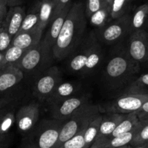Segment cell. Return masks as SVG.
I'll use <instances>...</instances> for the list:
<instances>
[{
  "instance_id": "obj_28",
  "label": "cell",
  "mask_w": 148,
  "mask_h": 148,
  "mask_svg": "<svg viewBox=\"0 0 148 148\" xmlns=\"http://www.w3.org/2000/svg\"><path fill=\"white\" fill-rule=\"evenodd\" d=\"M26 51L16 46H10V48L4 52L2 68L7 65H16V64L23 57Z\"/></svg>"
},
{
  "instance_id": "obj_17",
  "label": "cell",
  "mask_w": 148,
  "mask_h": 148,
  "mask_svg": "<svg viewBox=\"0 0 148 148\" xmlns=\"http://www.w3.org/2000/svg\"><path fill=\"white\" fill-rule=\"evenodd\" d=\"M25 16V9L20 6L10 7L7 10V15L3 22V27L12 38L20 31Z\"/></svg>"
},
{
  "instance_id": "obj_3",
  "label": "cell",
  "mask_w": 148,
  "mask_h": 148,
  "mask_svg": "<svg viewBox=\"0 0 148 148\" xmlns=\"http://www.w3.org/2000/svg\"><path fill=\"white\" fill-rule=\"evenodd\" d=\"M102 46L94 31L85 36L78 47L66 58L68 70L84 77L94 73L104 60Z\"/></svg>"
},
{
  "instance_id": "obj_46",
  "label": "cell",
  "mask_w": 148,
  "mask_h": 148,
  "mask_svg": "<svg viewBox=\"0 0 148 148\" xmlns=\"http://www.w3.org/2000/svg\"><path fill=\"white\" fill-rule=\"evenodd\" d=\"M0 4H1V0H0Z\"/></svg>"
},
{
  "instance_id": "obj_35",
  "label": "cell",
  "mask_w": 148,
  "mask_h": 148,
  "mask_svg": "<svg viewBox=\"0 0 148 148\" xmlns=\"http://www.w3.org/2000/svg\"><path fill=\"white\" fill-rule=\"evenodd\" d=\"M13 100L14 98L8 94L0 98V111L9 108L12 103Z\"/></svg>"
},
{
  "instance_id": "obj_10",
  "label": "cell",
  "mask_w": 148,
  "mask_h": 148,
  "mask_svg": "<svg viewBox=\"0 0 148 148\" xmlns=\"http://www.w3.org/2000/svg\"><path fill=\"white\" fill-rule=\"evenodd\" d=\"M126 46L133 60L139 64L148 62V31L140 30L131 33Z\"/></svg>"
},
{
  "instance_id": "obj_8",
  "label": "cell",
  "mask_w": 148,
  "mask_h": 148,
  "mask_svg": "<svg viewBox=\"0 0 148 148\" xmlns=\"http://www.w3.org/2000/svg\"><path fill=\"white\" fill-rule=\"evenodd\" d=\"M148 101V95L125 93L106 103L103 110L107 113L129 114L135 113Z\"/></svg>"
},
{
  "instance_id": "obj_47",
  "label": "cell",
  "mask_w": 148,
  "mask_h": 148,
  "mask_svg": "<svg viewBox=\"0 0 148 148\" xmlns=\"http://www.w3.org/2000/svg\"><path fill=\"white\" fill-rule=\"evenodd\" d=\"M54 1H55V0H54Z\"/></svg>"
},
{
  "instance_id": "obj_18",
  "label": "cell",
  "mask_w": 148,
  "mask_h": 148,
  "mask_svg": "<svg viewBox=\"0 0 148 148\" xmlns=\"http://www.w3.org/2000/svg\"><path fill=\"white\" fill-rule=\"evenodd\" d=\"M126 114H120L116 113H106L102 116L98 135L94 143L101 141L110 135L118 125L123 121Z\"/></svg>"
},
{
  "instance_id": "obj_41",
  "label": "cell",
  "mask_w": 148,
  "mask_h": 148,
  "mask_svg": "<svg viewBox=\"0 0 148 148\" xmlns=\"http://www.w3.org/2000/svg\"><path fill=\"white\" fill-rule=\"evenodd\" d=\"M133 148H148V143H144V144L136 146V147H133Z\"/></svg>"
},
{
  "instance_id": "obj_37",
  "label": "cell",
  "mask_w": 148,
  "mask_h": 148,
  "mask_svg": "<svg viewBox=\"0 0 148 148\" xmlns=\"http://www.w3.org/2000/svg\"><path fill=\"white\" fill-rule=\"evenodd\" d=\"M7 6L6 4H0V23H2L7 13Z\"/></svg>"
},
{
  "instance_id": "obj_4",
  "label": "cell",
  "mask_w": 148,
  "mask_h": 148,
  "mask_svg": "<svg viewBox=\"0 0 148 148\" xmlns=\"http://www.w3.org/2000/svg\"><path fill=\"white\" fill-rule=\"evenodd\" d=\"M63 121L44 119L28 133L23 148H55Z\"/></svg>"
},
{
  "instance_id": "obj_38",
  "label": "cell",
  "mask_w": 148,
  "mask_h": 148,
  "mask_svg": "<svg viewBox=\"0 0 148 148\" xmlns=\"http://www.w3.org/2000/svg\"><path fill=\"white\" fill-rule=\"evenodd\" d=\"M23 0H7V7H12L19 6L22 4Z\"/></svg>"
},
{
  "instance_id": "obj_43",
  "label": "cell",
  "mask_w": 148,
  "mask_h": 148,
  "mask_svg": "<svg viewBox=\"0 0 148 148\" xmlns=\"http://www.w3.org/2000/svg\"><path fill=\"white\" fill-rule=\"evenodd\" d=\"M1 4H7V0H1Z\"/></svg>"
},
{
  "instance_id": "obj_13",
  "label": "cell",
  "mask_w": 148,
  "mask_h": 148,
  "mask_svg": "<svg viewBox=\"0 0 148 148\" xmlns=\"http://www.w3.org/2000/svg\"><path fill=\"white\" fill-rule=\"evenodd\" d=\"M21 70L15 65H7L0 70V98L7 95L23 79Z\"/></svg>"
},
{
  "instance_id": "obj_9",
  "label": "cell",
  "mask_w": 148,
  "mask_h": 148,
  "mask_svg": "<svg viewBox=\"0 0 148 148\" xmlns=\"http://www.w3.org/2000/svg\"><path fill=\"white\" fill-rule=\"evenodd\" d=\"M62 81L59 69L51 66L37 78L33 85V94L39 101H46Z\"/></svg>"
},
{
  "instance_id": "obj_31",
  "label": "cell",
  "mask_w": 148,
  "mask_h": 148,
  "mask_svg": "<svg viewBox=\"0 0 148 148\" xmlns=\"http://www.w3.org/2000/svg\"><path fill=\"white\" fill-rule=\"evenodd\" d=\"M85 128L81 130L78 134H75L72 138H71L70 140H67L66 142L62 143L57 148H86L85 142H84V130H85Z\"/></svg>"
},
{
  "instance_id": "obj_2",
  "label": "cell",
  "mask_w": 148,
  "mask_h": 148,
  "mask_svg": "<svg viewBox=\"0 0 148 148\" xmlns=\"http://www.w3.org/2000/svg\"><path fill=\"white\" fill-rule=\"evenodd\" d=\"M140 70V64L131 58L123 44L111 50L102 70V82L108 89L120 88Z\"/></svg>"
},
{
  "instance_id": "obj_29",
  "label": "cell",
  "mask_w": 148,
  "mask_h": 148,
  "mask_svg": "<svg viewBox=\"0 0 148 148\" xmlns=\"http://www.w3.org/2000/svg\"><path fill=\"white\" fill-rule=\"evenodd\" d=\"M133 0H112L111 19L115 20L127 14Z\"/></svg>"
},
{
  "instance_id": "obj_26",
  "label": "cell",
  "mask_w": 148,
  "mask_h": 148,
  "mask_svg": "<svg viewBox=\"0 0 148 148\" xmlns=\"http://www.w3.org/2000/svg\"><path fill=\"white\" fill-rule=\"evenodd\" d=\"M10 107L0 111V135H5L15 123V114Z\"/></svg>"
},
{
  "instance_id": "obj_15",
  "label": "cell",
  "mask_w": 148,
  "mask_h": 148,
  "mask_svg": "<svg viewBox=\"0 0 148 148\" xmlns=\"http://www.w3.org/2000/svg\"><path fill=\"white\" fill-rule=\"evenodd\" d=\"M71 7V4H69L65 8L62 9L60 12L56 17L52 19V21L50 22V27H49V30L46 33L45 37L44 38V39H42L46 47L51 51H52V48H53L54 45L56 43L57 39L59 33L61 31V29H62V25L65 22L67 14H68Z\"/></svg>"
},
{
  "instance_id": "obj_6",
  "label": "cell",
  "mask_w": 148,
  "mask_h": 148,
  "mask_svg": "<svg viewBox=\"0 0 148 148\" xmlns=\"http://www.w3.org/2000/svg\"><path fill=\"white\" fill-rule=\"evenodd\" d=\"M131 15L124 14L119 18L108 22L105 25L94 31L96 38L102 45L117 44L127 35H130Z\"/></svg>"
},
{
  "instance_id": "obj_12",
  "label": "cell",
  "mask_w": 148,
  "mask_h": 148,
  "mask_svg": "<svg viewBox=\"0 0 148 148\" xmlns=\"http://www.w3.org/2000/svg\"><path fill=\"white\" fill-rule=\"evenodd\" d=\"M40 116L39 106L36 103H30L23 106L15 115L17 130L22 134H28L37 124Z\"/></svg>"
},
{
  "instance_id": "obj_5",
  "label": "cell",
  "mask_w": 148,
  "mask_h": 148,
  "mask_svg": "<svg viewBox=\"0 0 148 148\" xmlns=\"http://www.w3.org/2000/svg\"><path fill=\"white\" fill-rule=\"evenodd\" d=\"M100 107L97 105L89 103L73 114L64 123L55 148L59 147L62 143L72 138L86 127L91 121L100 115Z\"/></svg>"
},
{
  "instance_id": "obj_34",
  "label": "cell",
  "mask_w": 148,
  "mask_h": 148,
  "mask_svg": "<svg viewBox=\"0 0 148 148\" xmlns=\"http://www.w3.org/2000/svg\"><path fill=\"white\" fill-rule=\"evenodd\" d=\"M71 0H55V9H54L53 15H52V19L56 17L58 14L61 12L62 9L65 8L67 5L70 4ZM51 20V21H52Z\"/></svg>"
},
{
  "instance_id": "obj_21",
  "label": "cell",
  "mask_w": 148,
  "mask_h": 148,
  "mask_svg": "<svg viewBox=\"0 0 148 148\" xmlns=\"http://www.w3.org/2000/svg\"><path fill=\"white\" fill-rule=\"evenodd\" d=\"M55 9L54 0H40L38 5V14L39 17V27L44 30L50 23Z\"/></svg>"
},
{
  "instance_id": "obj_11",
  "label": "cell",
  "mask_w": 148,
  "mask_h": 148,
  "mask_svg": "<svg viewBox=\"0 0 148 148\" xmlns=\"http://www.w3.org/2000/svg\"><path fill=\"white\" fill-rule=\"evenodd\" d=\"M89 97L86 95H76L50 107L54 119L65 122L78 109L89 103Z\"/></svg>"
},
{
  "instance_id": "obj_1",
  "label": "cell",
  "mask_w": 148,
  "mask_h": 148,
  "mask_svg": "<svg viewBox=\"0 0 148 148\" xmlns=\"http://www.w3.org/2000/svg\"><path fill=\"white\" fill-rule=\"evenodd\" d=\"M86 17L84 3L77 2L71 5L52 48V57L57 60L65 59L78 47L85 37Z\"/></svg>"
},
{
  "instance_id": "obj_14",
  "label": "cell",
  "mask_w": 148,
  "mask_h": 148,
  "mask_svg": "<svg viewBox=\"0 0 148 148\" xmlns=\"http://www.w3.org/2000/svg\"><path fill=\"white\" fill-rule=\"evenodd\" d=\"M81 84L77 82H61L52 95L46 100L50 107L59 103L62 101L76 95L78 93Z\"/></svg>"
},
{
  "instance_id": "obj_20",
  "label": "cell",
  "mask_w": 148,
  "mask_h": 148,
  "mask_svg": "<svg viewBox=\"0 0 148 148\" xmlns=\"http://www.w3.org/2000/svg\"><path fill=\"white\" fill-rule=\"evenodd\" d=\"M147 20L148 1H147L136 7L133 14L131 15L130 33L140 30H146Z\"/></svg>"
},
{
  "instance_id": "obj_36",
  "label": "cell",
  "mask_w": 148,
  "mask_h": 148,
  "mask_svg": "<svg viewBox=\"0 0 148 148\" xmlns=\"http://www.w3.org/2000/svg\"><path fill=\"white\" fill-rule=\"evenodd\" d=\"M135 114L139 120L148 119V101L143 104L142 107Z\"/></svg>"
},
{
  "instance_id": "obj_44",
  "label": "cell",
  "mask_w": 148,
  "mask_h": 148,
  "mask_svg": "<svg viewBox=\"0 0 148 148\" xmlns=\"http://www.w3.org/2000/svg\"><path fill=\"white\" fill-rule=\"evenodd\" d=\"M147 31H148V20H147V27H146V30Z\"/></svg>"
},
{
  "instance_id": "obj_22",
  "label": "cell",
  "mask_w": 148,
  "mask_h": 148,
  "mask_svg": "<svg viewBox=\"0 0 148 148\" xmlns=\"http://www.w3.org/2000/svg\"><path fill=\"white\" fill-rule=\"evenodd\" d=\"M136 127L133 131L130 132L110 139V140H104L95 145H92L90 148H119L123 146L129 145L133 138L135 132H136Z\"/></svg>"
},
{
  "instance_id": "obj_32",
  "label": "cell",
  "mask_w": 148,
  "mask_h": 148,
  "mask_svg": "<svg viewBox=\"0 0 148 148\" xmlns=\"http://www.w3.org/2000/svg\"><path fill=\"white\" fill-rule=\"evenodd\" d=\"M112 0H87L85 4L86 16L89 18L94 13Z\"/></svg>"
},
{
  "instance_id": "obj_30",
  "label": "cell",
  "mask_w": 148,
  "mask_h": 148,
  "mask_svg": "<svg viewBox=\"0 0 148 148\" xmlns=\"http://www.w3.org/2000/svg\"><path fill=\"white\" fill-rule=\"evenodd\" d=\"M39 17L37 12H30L26 14L22 23L20 31H28V30H34L39 27Z\"/></svg>"
},
{
  "instance_id": "obj_23",
  "label": "cell",
  "mask_w": 148,
  "mask_h": 148,
  "mask_svg": "<svg viewBox=\"0 0 148 148\" xmlns=\"http://www.w3.org/2000/svg\"><path fill=\"white\" fill-rule=\"evenodd\" d=\"M111 3H107L104 7L96 12L89 17L90 23L97 28L105 25L110 19H111Z\"/></svg>"
},
{
  "instance_id": "obj_24",
  "label": "cell",
  "mask_w": 148,
  "mask_h": 148,
  "mask_svg": "<svg viewBox=\"0 0 148 148\" xmlns=\"http://www.w3.org/2000/svg\"><path fill=\"white\" fill-rule=\"evenodd\" d=\"M102 116L100 115L91 121L84 130V138L85 142V147L90 148L96 140L100 130Z\"/></svg>"
},
{
  "instance_id": "obj_40",
  "label": "cell",
  "mask_w": 148,
  "mask_h": 148,
  "mask_svg": "<svg viewBox=\"0 0 148 148\" xmlns=\"http://www.w3.org/2000/svg\"><path fill=\"white\" fill-rule=\"evenodd\" d=\"M3 60H4V54H2V53H0V70L2 69Z\"/></svg>"
},
{
  "instance_id": "obj_25",
  "label": "cell",
  "mask_w": 148,
  "mask_h": 148,
  "mask_svg": "<svg viewBox=\"0 0 148 148\" xmlns=\"http://www.w3.org/2000/svg\"><path fill=\"white\" fill-rule=\"evenodd\" d=\"M146 143H148V119L139 120L130 145L136 147Z\"/></svg>"
},
{
  "instance_id": "obj_33",
  "label": "cell",
  "mask_w": 148,
  "mask_h": 148,
  "mask_svg": "<svg viewBox=\"0 0 148 148\" xmlns=\"http://www.w3.org/2000/svg\"><path fill=\"white\" fill-rule=\"evenodd\" d=\"M12 40V38L3 27L2 25V27L0 29V53L4 54V52L11 46Z\"/></svg>"
},
{
  "instance_id": "obj_27",
  "label": "cell",
  "mask_w": 148,
  "mask_h": 148,
  "mask_svg": "<svg viewBox=\"0 0 148 148\" xmlns=\"http://www.w3.org/2000/svg\"><path fill=\"white\" fill-rule=\"evenodd\" d=\"M126 93L148 95V73L141 75L132 82L126 89Z\"/></svg>"
},
{
  "instance_id": "obj_19",
  "label": "cell",
  "mask_w": 148,
  "mask_h": 148,
  "mask_svg": "<svg viewBox=\"0 0 148 148\" xmlns=\"http://www.w3.org/2000/svg\"><path fill=\"white\" fill-rule=\"evenodd\" d=\"M139 119H138L137 116L135 113H131V114H126L125 118L123 119V121L116 127L114 131L111 133L109 136L103 139L101 141L98 142L97 143H94L92 145H95L98 144V143H101V142L104 141L106 140H110V139L114 138L115 137H118V136L123 135V134H126L128 132L133 131L136 127V125L139 123ZM91 145V146H92Z\"/></svg>"
},
{
  "instance_id": "obj_39",
  "label": "cell",
  "mask_w": 148,
  "mask_h": 148,
  "mask_svg": "<svg viewBox=\"0 0 148 148\" xmlns=\"http://www.w3.org/2000/svg\"><path fill=\"white\" fill-rule=\"evenodd\" d=\"M7 143V134L0 135V148H4Z\"/></svg>"
},
{
  "instance_id": "obj_16",
  "label": "cell",
  "mask_w": 148,
  "mask_h": 148,
  "mask_svg": "<svg viewBox=\"0 0 148 148\" xmlns=\"http://www.w3.org/2000/svg\"><path fill=\"white\" fill-rule=\"evenodd\" d=\"M43 30L39 27L28 31L18 32L12 38L11 46H16L25 51L36 46L41 40Z\"/></svg>"
},
{
  "instance_id": "obj_7",
  "label": "cell",
  "mask_w": 148,
  "mask_h": 148,
  "mask_svg": "<svg viewBox=\"0 0 148 148\" xmlns=\"http://www.w3.org/2000/svg\"><path fill=\"white\" fill-rule=\"evenodd\" d=\"M51 57H52V51L46 47L41 39L36 46L26 51L15 66L23 74H31L41 69Z\"/></svg>"
},
{
  "instance_id": "obj_42",
  "label": "cell",
  "mask_w": 148,
  "mask_h": 148,
  "mask_svg": "<svg viewBox=\"0 0 148 148\" xmlns=\"http://www.w3.org/2000/svg\"><path fill=\"white\" fill-rule=\"evenodd\" d=\"M119 148H133L131 145H126V146H123V147H119Z\"/></svg>"
},
{
  "instance_id": "obj_45",
  "label": "cell",
  "mask_w": 148,
  "mask_h": 148,
  "mask_svg": "<svg viewBox=\"0 0 148 148\" xmlns=\"http://www.w3.org/2000/svg\"><path fill=\"white\" fill-rule=\"evenodd\" d=\"M2 25H3V23H0V29H1V27H2Z\"/></svg>"
}]
</instances>
